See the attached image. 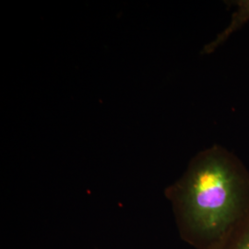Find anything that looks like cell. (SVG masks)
<instances>
[{
	"label": "cell",
	"instance_id": "cell-1",
	"mask_svg": "<svg viewBox=\"0 0 249 249\" xmlns=\"http://www.w3.org/2000/svg\"><path fill=\"white\" fill-rule=\"evenodd\" d=\"M181 239L213 249L249 212V171L219 145L200 151L183 176L165 189Z\"/></svg>",
	"mask_w": 249,
	"mask_h": 249
},
{
	"label": "cell",
	"instance_id": "cell-2",
	"mask_svg": "<svg viewBox=\"0 0 249 249\" xmlns=\"http://www.w3.org/2000/svg\"><path fill=\"white\" fill-rule=\"evenodd\" d=\"M237 9L232 13L231 20L221 34H219L213 42L205 46V53H213L220 45L225 43L229 37L238 29L249 21V0H238L235 2Z\"/></svg>",
	"mask_w": 249,
	"mask_h": 249
},
{
	"label": "cell",
	"instance_id": "cell-3",
	"mask_svg": "<svg viewBox=\"0 0 249 249\" xmlns=\"http://www.w3.org/2000/svg\"><path fill=\"white\" fill-rule=\"evenodd\" d=\"M213 249H249V212L230 233Z\"/></svg>",
	"mask_w": 249,
	"mask_h": 249
}]
</instances>
